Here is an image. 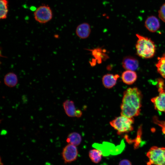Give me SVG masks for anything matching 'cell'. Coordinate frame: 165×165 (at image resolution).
Segmentation results:
<instances>
[{"label":"cell","mask_w":165,"mask_h":165,"mask_svg":"<svg viewBox=\"0 0 165 165\" xmlns=\"http://www.w3.org/2000/svg\"><path fill=\"white\" fill-rule=\"evenodd\" d=\"M137 75L134 71L127 70L124 72L121 75V78L123 82L128 85L134 83L136 80Z\"/></svg>","instance_id":"cell-13"},{"label":"cell","mask_w":165,"mask_h":165,"mask_svg":"<svg viewBox=\"0 0 165 165\" xmlns=\"http://www.w3.org/2000/svg\"><path fill=\"white\" fill-rule=\"evenodd\" d=\"M133 118L121 115L110 122V125L117 130L118 134L127 133L133 130Z\"/></svg>","instance_id":"cell-3"},{"label":"cell","mask_w":165,"mask_h":165,"mask_svg":"<svg viewBox=\"0 0 165 165\" xmlns=\"http://www.w3.org/2000/svg\"><path fill=\"white\" fill-rule=\"evenodd\" d=\"M3 80L5 85L9 87H13L16 86L18 81L17 75L12 72L7 73L5 75Z\"/></svg>","instance_id":"cell-14"},{"label":"cell","mask_w":165,"mask_h":165,"mask_svg":"<svg viewBox=\"0 0 165 165\" xmlns=\"http://www.w3.org/2000/svg\"><path fill=\"white\" fill-rule=\"evenodd\" d=\"M102 152L97 149H91L89 152V156L92 162L95 163H99L101 159Z\"/></svg>","instance_id":"cell-18"},{"label":"cell","mask_w":165,"mask_h":165,"mask_svg":"<svg viewBox=\"0 0 165 165\" xmlns=\"http://www.w3.org/2000/svg\"><path fill=\"white\" fill-rule=\"evenodd\" d=\"M138 39L136 45L138 55L144 58H150L154 56L156 46L154 42L150 38L136 34Z\"/></svg>","instance_id":"cell-2"},{"label":"cell","mask_w":165,"mask_h":165,"mask_svg":"<svg viewBox=\"0 0 165 165\" xmlns=\"http://www.w3.org/2000/svg\"><path fill=\"white\" fill-rule=\"evenodd\" d=\"M119 165H132V163L129 160L123 159L120 162Z\"/></svg>","instance_id":"cell-21"},{"label":"cell","mask_w":165,"mask_h":165,"mask_svg":"<svg viewBox=\"0 0 165 165\" xmlns=\"http://www.w3.org/2000/svg\"><path fill=\"white\" fill-rule=\"evenodd\" d=\"M123 141H122L120 145L115 146L109 143L105 142L102 144L95 143L93 146L100 150L104 156H108L110 155H116L122 152L125 147Z\"/></svg>","instance_id":"cell-5"},{"label":"cell","mask_w":165,"mask_h":165,"mask_svg":"<svg viewBox=\"0 0 165 165\" xmlns=\"http://www.w3.org/2000/svg\"><path fill=\"white\" fill-rule=\"evenodd\" d=\"M101 165H108L105 163H104L102 164Z\"/></svg>","instance_id":"cell-22"},{"label":"cell","mask_w":165,"mask_h":165,"mask_svg":"<svg viewBox=\"0 0 165 165\" xmlns=\"http://www.w3.org/2000/svg\"><path fill=\"white\" fill-rule=\"evenodd\" d=\"M8 2L7 0L0 1V18L1 19H6L7 17L8 12Z\"/></svg>","instance_id":"cell-19"},{"label":"cell","mask_w":165,"mask_h":165,"mask_svg":"<svg viewBox=\"0 0 165 165\" xmlns=\"http://www.w3.org/2000/svg\"><path fill=\"white\" fill-rule=\"evenodd\" d=\"M91 32L90 25L86 23H84L79 25L76 28V33L77 36L82 39L87 38Z\"/></svg>","instance_id":"cell-11"},{"label":"cell","mask_w":165,"mask_h":165,"mask_svg":"<svg viewBox=\"0 0 165 165\" xmlns=\"http://www.w3.org/2000/svg\"><path fill=\"white\" fill-rule=\"evenodd\" d=\"M158 15L159 18L164 22H165V3L160 8Z\"/></svg>","instance_id":"cell-20"},{"label":"cell","mask_w":165,"mask_h":165,"mask_svg":"<svg viewBox=\"0 0 165 165\" xmlns=\"http://www.w3.org/2000/svg\"><path fill=\"white\" fill-rule=\"evenodd\" d=\"M156 66L158 73L165 79V53L158 58Z\"/></svg>","instance_id":"cell-17"},{"label":"cell","mask_w":165,"mask_h":165,"mask_svg":"<svg viewBox=\"0 0 165 165\" xmlns=\"http://www.w3.org/2000/svg\"><path fill=\"white\" fill-rule=\"evenodd\" d=\"M82 141V138L79 134L74 132L69 134L66 139V141L69 144L75 146L79 145Z\"/></svg>","instance_id":"cell-16"},{"label":"cell","mask_w":165,"mask_h":165,"mask_svg":"<svg viewBox=\"0 0 165 165\" xmlns=\"http://www.w3.org/2000/svg\"><path fill=\"white\" fill-rule=\"evenodd\" d=\"M158 88V95L152 98L151 100L156 110L165 113V90L164 87Z\"/></svg>","instance_id":"cell-8"},{"label":"cell","mask_w":165,"mask_h":165,"mask_svg":"<svg viewBox=\"0 0 165 165\" xmlns=\"http://www.w3.org/2000/svg\"><path fill=\"white\" fill-rule=\"evenodd\" d=\"M63 106L66 114L69 117H76L77 110L76 109L74 102L68 100L63 103Z\"/></svg>","instance_id":"cell-15"},{"label":"cell","mask_w":165,"mask_h":165,"mask_svg":"<svg viewBox=\"0 0 165 165\" xmlns=\"http://www.w3.org/2000/svg\"><path fill=\"white\" fill-rule=\"evenodd\" d=\"M35 20L41 24H45L50 20L53 17L52 11L48 6L44 5L38 7L34 13Z\"/></svg>","instance_id":"cell-6"},{"label":"cell","mask_w":165,"mask_h":165,"mask_svg":"<svg viewBox=\"0 0 165 165\" xmlns=\"http://www.w3.org/2000/svg\"><path fill=\"white\" fill-rule=\"evenodd\" d=\"M142 95L137 88H129L123 93L121 105V115L133 118L138 116L141 106Z\"/></svg>","instance_id":"cell-1"},{"label":"cell","mask_w":165,"mask_h":165,"mask_svg":"<svg viewBox=\"0 0 165 165\" xmlns=\"http://www.w3.org/2000/svg\"><path fill=\"white\" fill-rule=\"evenodd\" d=\"M119 76L118 74H107L104 75L102 78L103 85L106 88L110 89L116 84Z\"/></svg>","instance_id":"cell-10"},{"label":"cell","mask_w":165,"mask_h":165,"mask_svg":"<svg viewBox=\"0 0 165 165\" xmlns=\"http://www.w3.org/2000/svg\"><path fill=\"white\" fill-rule=\"evenodd\" d=\"M122 64L125 69L133 71L136 70L139 66L138 60L131 56L125 57L123 60Z\"/></svg>","instance_id":"cell-9"},{"label":"cell","mask_w":165,"mask_h":165,"mask_svg":"<svg viewBox=\"0 0 165 165\" xmlns=\"http://www.w3.org/2000/svg\"><path fill=\"white\" fill-rule=\"evenodd\" d=\"M145 25L149 31L152 32L156 31L160 27V24L158 19L154 16L148 17L145 21Z\"/></svg>","instance_id":"cell-12"},{"label":"cell","mask_w":165,"mask_h":165,"mask_svg":"<svg viewBox=\"0 0 165 165\" xmlns=\"http://www.w3.org/2000/svg\"><path fill=\"white\" fill-rule=\"evenodd\" d=\"M78 155V151L76 146L70 144L64 148L62 152L63 158L66 163L75 161Z\"/></svg>","instance_id":"cell-7"},{"label":"cell","mask_w":165,"mask_h":165,"mask_svg":"<svg viewBox=\"0 0 165 165\" xmlns=\"http://www.w3.org/2000/svg\"><path fill=\"white\" fill-rule=\"evenodd\" d=\"M147 165H165V148L154 146L147 152Z\"/></svg>","instance_id":"cell-4"}]
</instances>
